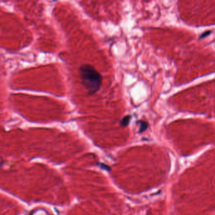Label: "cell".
Here are the masks:
<instances>
[{"label":"cell","mask_w":215,"mask_h":215,"mask_svg":"<svg viewBox=\"0 0 215 215\" xmlns=\"http://www.w3.org/2000/svg\"><path fill=\"white\" fill-rule=\"evenodd\" d=\"M79 74L81 85L89 95L95 94L101 88L102 76L91 64H84L80 66Z\"/></svg>","instance_id":"cell-1"},{"label":"cell","mask_w":215,"mask_h":215,"mask_svg":"<svg viewBox=\"0 0 215 215\" xmlns=\"http://www.w3.org/2000/svg\"><path fill=\"white\" fill-rule=\"evenodd\" d=\"M131 119V116L130 115L124 116L123 118L120 120V125L122 127H126L127 125L130 124Z\"/></svg>","instance_id":"cell-2"},{"label":"cell","mask_w":215,"mask_h":215,"mask_svg":"<svg viewBox=\"0 0 215 215\" xmlns=\"http://www.w3.org/2000/svg\"><path fill=\"white\" fill-rule=\"evenodd\" d=\"M139 123L140 124L139 131V132H142L144 131H145L146 130L147 127H148V123L146 122H145V121H143V120H140Z\"/></svg>","instance_id":"cell-3"},{"label":"cell","mask_w":215,"mask_h":215,"mask_svg":"<svg viewBox=\"0 0 215 215\" xmlns=\"http://www.w3.org/2000/svg\"><path fill=\"white\" fill-rule=\"evenodd\" d=\"M211 33V31H206V32H205L204 33H203V34L201 35V37H200V38H204V37H207L208 36H209V35Z\"/></svg>","instance_id":"cell-4"}]
</instances>
